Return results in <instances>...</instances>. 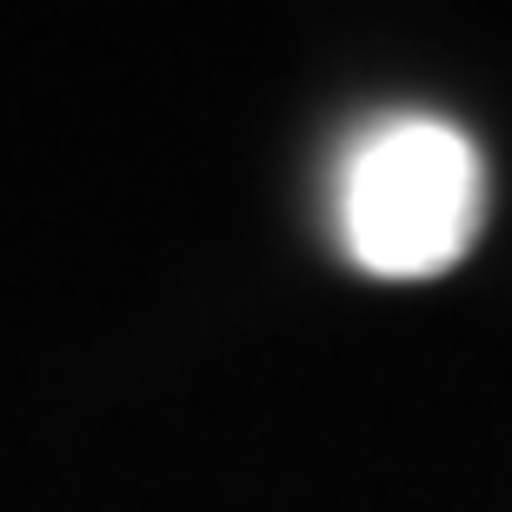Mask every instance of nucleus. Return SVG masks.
<instances>
[{
	"instance_id": "1",
	"label": "nucleus",
	"mask_w": 512,
	"mask_h": 512,
	"mask_svg": "<svg viewBox=\"0 0 512 512\" xmlns=\"http://www.w3.org/2000/svg\"><path fill=\"white\" fill-rule=\"evenodd\" d=\"M486 227L479 147L439 114H386L340 167V240L380 280H433Z\"/></svg>"
}]
</instances>
